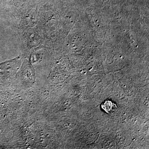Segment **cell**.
Instances as JSON below:
<instances>
[{
  "label": "cell",
  "instance_id": "6da1fadb",
  "mask_svg": "<svg viewBox=\"0 0 149 149\" xmlns=\"http://www.w3.org/2000/svg\"><path fill=\"white\" fill-rule=\"evenodd\" d=\"M114 106V104L110 101H106L102 104V107L104 111L107 112V113H110L113 109Z\"/></svg>",
  "mask_w": 149,
  "mask_h": 149
},
{
  "label": "cell",
  "instance_id": "7a4b0ae2",
  "mask_svg": "<svg viewBox=\"0 0 149 149\" xmlns=\"http://www.w3.org/2000/svg\"><path fill=\"white\" fill-rule=\"evenodd\" d=\"M26 23L30 26H34L36 24V19L35 18V13H28L25 17Z\"/></svg>",
  "mask_w": 149,
  "mask_h": 149
},
{
  "label": "cell",
  "instance_id": "3957f363",
  "mask_svg": "<svg viewBox=\"0 0 149 149\" xmlns=\"http://www.w3.org/2000/svg\"><path fill=\"white\" fill-rule=\"evenodd\" d=\"M116 140L118 145H121L124 143L125 141V136L124 134L121 132H118L116 134Z\"/></svg>",
  "mask_w": 149,
  "mask_h": 149
}]
</instances>
